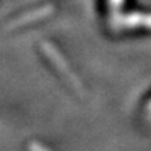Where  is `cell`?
Listing matches in <instances>:
<instances>
[{
  "instance_id": "obj_1",
  "label": "cell",
  "mask_w": 151,
  "mask_h": 151,
  "mask_svg": "<svg viewBox=\"0 0 151 151\" xmlns=\"http://www.w3.org/2000/svg\"><path fill=\"white\" fill-rule=\"evenodd\" d=\"M45 49H46V55H48L49 58H50V60H53V63L56 66H58V67H59V70L62 71V73H63V74H66V76H69V80L70 81H73V83H74V86H77V84H76V78H74V76H71L70 73V69H69V66H66L65 63H63V60L60 59V56L58 53H56V52H55L53 49H49V46L48 45H45Z\"/></svg>"
},
{
  "instance_id": "obj_2",
  "label": "cell",
  "mask_w": 151,
  "mask_h": 151,
  "mask_svg": "<svg viewBox=\"0 0 151 151\" xmlns=\"http://www.w3.org/2000/svg\"><path fill=\"white\" fill-rule=\"evenodd\" d=\"M29 150L31 151H46V150H43L41 146H38V144H29Z\"/></svg>"
}]
</instances>
